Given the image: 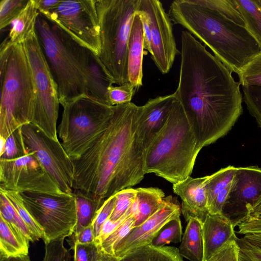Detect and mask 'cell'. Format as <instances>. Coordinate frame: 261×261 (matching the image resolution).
I'll list each match as a JSON object with an SVG mask.
<instances>
[{
    "instance_id": "6da1fadb",
    "label": "cell",
    "mask_w": 261,
    "mask_h": 261,
    "mask_svg": "<svg viewBox=\"0 0 261 261\" xmlns=\"http://www.w3.org/2000/svg\"><path fill=\"white\" fill-rule=\"evenodd\" d=\"M179 82L174 92L201 150L225 135L243 112L240 84L188 31L181 34Z\"/></svg>"
},
{
    "instance_id": "7a4b0ae2",
    "label": "cell",
    "mask_w": 261,
    "mask_h": 261,
    "mask_svg": "<svg viewBox=\"0 0 261 261\" xmlns=\"http://www.w3.org/2000/svg\"><path fill=\"white\" fill-rule=\"evenodd\" d=\"M141 106H114L110 123L73 164V190L105 201L139 182L145 174V148L137 130Z\"/></svg>"
},
{
    "instance_id": "3957f363",
    "label": "cell",
    "mask_w": 261,
    "mask_h": 261,
    "mask_svg": "<svg viewBox=\"0 0 261 261\" xmlns=\"http://www.w3.org/2000/svg\"><path fill=\"white\" fill-rule=\"evenodd\" d=\"M35 30L56 83L60 105L88 96L110 106L108 89L115 82L98 56L40 13Z\"/></svg>"
},
{
    "instance_id": "277c9868",
    "label": "cell",
    "mask_w": 261,
    "mask_h": 261,
    "mask_svg": "<svg viewBox=\"0 0 261 261\" xmlns=\"http://www.w3.org/2000/svg\"><path fill=\"white\" fill-rule=\"evenodd\" d=\"M168 14L175 24L187 30L208 46L231 72L238 74L261 52V46L247 30L200 0H175Z\"/></svg>"
},
{
    "instance_id": "5b68a950",
    "label": "cell",
    "mask_w": 261,
    "mask_h": 261,
    "mask_svg": "<svg viewBox=\"0 0 261 261\" xmlns=\"http://www.w3.org/2000/svg\"><path fill=\"white\" fill-rule=\"evenodd\" d=\"M200 150L180 103L173 102L164 126L145 150V174L173 185L190 176Z\"/></svg>"
},
{
    "instance_id": "8992f818",
    "label": "cell",
    "mask_w": 261,
    "mask_h": 261,
    "mask_svg": "<svg viewBox=\"0 0 261 261\" xmlns=\"http://www.w3.org/2000/svg\"><path fill=\"white\" fill-rule=\"evenodd\" d=\"M0 77V137L6 140L34 117V82L22 43L12 44L7 37L2 42Z\"/></svg>"
},
{
    "instance_id": "52a82bcc",
    "label": "cell",
    "mask_w": 261,
    "mask_h": 261,
    "mask_svg": "<svg viewBox=\"0 0 261 261\" xmlns=\"http://www.w3.org/2000/svg\"><path fill=\"white\" fill-rule=\"evenodd\" d=\"M140 0H96L100 27V60L115 84L129 82L128 43Z\"/></svg>"
},
{
    "instance_id": "ba28073f",
    "label": "cell",
    "mask_w": 261,
    "mask_h": 261,
    "mask_svg": "<svg viewBox=\"0 0 261 261\" xmlns=\"http://www.w3.org/2000/svg\"><path fill=\"white\" fill-rule=\"evenodd\" d=\"M57 131L61 144L72 160L81 158L109 126L114 106L88 96L62 106Z\"/></svg>"
},
{
    "instance_id": "9c48e42d",
    "label": "cell",
    "mask_w": 261,
    "mask_h": 261,
    "mask_svg": "<svg viewBox=\"0 0 261 261\" xmlns=\"http://www.w3.org/2000/svg\"><path fill=\"white\" fill-rule=\"evenodd\" d=\"M22 44L31 68L35 91L32 124L49 138L59 141L57 119L59 99L58 89L36 34L35 28Z\"/></svg>"
},
{
    "instance_id": "30bf717a",
    "label": "cell",
    "mask_w": 261,
    "mask_h": 261,
    "mask_svg": "<svg viewBox=\"0 0 261 261\" xmlns=\"http://www.w3.org/2000/svg\"><path fill=\"white\" fill-rule=\"evenodd\" d=\"M24 204L44 233L45 244L65 239L74 233L76 209L73 194L56 196L45 193H20Z\"/></svg>"
},
{
    "instance_id": "8fae6325",
    "label": "cell",
    "mask_w": 261,
    "mask_h": 261,
    "mask_svg": "<svg viewBox=\"0 0 261 261\" xmlns=\"http://www.w3.org/2000/svg\"><path fill=\"white\" fill-rule=\"evenodd\" d=\"M20 130L28 152L35 156L64 193L73 194V164L61 143L32 123L23 125Z\"/></svg>"
},
{
    "instance_id": "7c38bea8",
    "label": "cell",
    "mask_w": 261,
    "mask_h": 261,
    "mask_svg": "<svg viewBox=\"0 0 261 261\" xmlns=\"http://www.w3.org/2000/svg\"><path fill=\"white\" fill-rule=\"evenodd\" d=\"M96 0H61L44 16L97 56L100 50Z\"/></svg>"
},
{
    "instance_id": "4fadbf2b",
    "label": "cell",
    "mask_w": 261,
    "mask_h": 261,
    "mask_svg": "<svg viewBox=\"0 0 261 261\" xmlns=\"http://www.w3.org/2000/svg\"><path fill=\"white\" fill-rule=\"evenodd\" d=\"M0 189L20 193L65 195L35 156L28 152L13 160L0 159Z\"/></svg>"
},
{
    "instance_id": "5bb4252c",
    "label": "cell",
    "mask_w": 261,
    "mask_h": 261,
    "mask_svg": "<svg viewBox=\"0 0 261 261\" xmlns=\"http://www.w3.org/2000/svg\"><path fill=\"white\" fill-rule=\"evenodd\" d=\"M147 16L151 34V58L159 71L168 73L176 56L177 49L172 20L159 0H140L138 10Z\"/></svg>"
},
{
    "instance_id": "9a60e30c",
    "label": "cell",
    "mask_w": 261,
    "mask_h": 261,
    "mask_svg": "<svg viewBox=\"0 0 261 261\" xmlns=\"http://www.w3.org/2000/svg\"><path fill=\"white\" fill-rule=\"evenodd\" d=\"M260 200L261 169L237 168L222 214L234 222L246 216Z\"/></svg>"
},
{
    "instance_id": "2e32d148",
    "label": "cell",
    "mask_w": 261,
    "mask_h": 261,
    "mask_svg": "<svg viewBox=\"0 0 261 261\" xmlns=\"http://www.w3.org/2000/svg\"><path fill=\"white\" fill-rule=\"evenodd\" d=\"M180 206L176 198L168 196L160 208L140 226L134 227L114 248L113 256L121 258L135 249L151 244L154 239L169 221L180 217Z\"/></svg>"
},
{
    "instance_id": "e0dca14e",
    "label": "cell",
    "mask_w": 261,
    "mask_h": 261,
    "mask_svg": "<svg viewBox=\"0 0 261 261\" xmlns=\"http://www.w3.org/2000/svg\"><path fill=\"white\" fill-rule=\"evenodd\" d=\"M175 100L172 93L149 99L141 106L137 130L145 149L164 126Z\"/></svg>"
},
{
    "instance_id": "ac0fdd59",
    "label": "cell",
    "mask_w": 261,
    "mask_h": 261,
    "mask_svg": "<svg viewBox=\"0 0 261 261\" xmlns=\"http://www.w3.org/2000/svg\"><path fill=\"white\" fill-rule=\"evenodd\" d=\"M207 176L192 178L173 185L174 193L182 200L181 212L186 221L195 218L203 222L209 213L207 199L204 188Z\"/></svg>"
},
{
    "instance_id": "d6986e66",
    "label": "cell",
    "mask_w": 261,
    "mask_h": 261,
    "mask_svg": "<svg viewBox=\"0 0 261 261\" xmlns=\"http://www.w3.org/2000/svg\"><path fill=\"white\" fill-rule=\"evenodd\" d=\"M203 259L210 258L225 243L236 240L233 222L222 214L208 213L202 223Z\"/></svg>"
},
{
    "instance_id": "ffe728a7",
    "label": "cell",
    "mask_w": 261,
    "mask_h": 261,
    "mask_svg": "<svg viewBox=\"0 0 261 261\" xmlns=\"http://www.w3.org/2000/svg\"><path fill=\"white\" fill-rule=\"evenodd\" d=\"M144 35L137 11L134 15L128 43V82L137 90L142 86Z\"/></svg>"
},
{
    "instance_id": "44dd1931",
    "label": "cell",
    "mask_w": 261,
    "mask_h": 261,
    "mask_svg": "<svg viewBox=\"0 0 261 261\" xmlns=\"http://www.w3.org/2000/svg\"><path fill=\"white\" fill-rule=\"evenodd\" d=\"M136 195L131 209L136 220L134 227L140 226L152 216L162 206L165 193L156 187L136 189Z\"/></svg>"
},
{
    "instance_id": "7402d4cb",
    "label": "cell",
    "mask_w": 261,
    "mask_h": 261,
    "mask_svg": "<svg viewBox=\"0 0 261 261\" xmlns=\"http://www.w3.org/2000/svg\"><path fill=\"white\" fill-rule=\"evenodd\" d=\"M30 241L17 228L0 216V256L28 255Z\"/></svg>"
},
{
    "instance_id": "603a6c76",
    "label": "cell",
    "mask_w": 261,
    "mask_h": 261,
    "mask_svg": "<svg viewBox=\"0 0 261 261\" xmlns=\"http://www.w3.org/2000/svg\"><path fill=\"white\" fill-rule=\"evenodd\" d=\"M202 222L195 218L188 221L180 245L179 253L190 261H203V244L202 234Z\"/></svg>"
},
{
    "instance_id": "cb8c5ba5",
    "label": "cell",
    "mask_w": 261,
    "mask_h": 261,
    "mask_svg": "<svg viewBox=\"0 0 261 261\" xmlns=\"http://www.w3.org/2000/svg\"><path fill=\"white\" fill-rule=\"evenodd\" d=\"M119 259L120 261H184L179 249L152 244L132 250Z\"/></svg>"
},
{
    "instance_id": "d4e9b609",
    "label": "cell",
    "mask_w": 261,
    "mask_h": 261,
    "mask_svg": "<svg viewBox=\"0 0 261 261\" xmlns=\"http://www.w3.org/2000/svg\"><path fill=\"white\" fill-rule=\"evenodd\" d=\"M39 12L34 0H29L25 8L10 24L7 37L12 44L21 43L27 36L35 28Z\"/></svg>"
},
{
    "instance_id": "484cf974",
    "label": "cell",
    "mask_w": 261,
    "mask_h": 261,
    "mask_svg": "<svg viewBox=\"0 0 261 261\" xmlns=\"http://www.w3.org/2000/svg\"><path fill=\"white\" fill-rule=\"evenodd\" d=\"M76 209V224L73 234L92 224L104 201L92 198L79 190H73Z\"/></svg>"
},
{
    "instance_id": "4316f807",
    "label": "cell",
    "mask_w": 261,
    "mask_h": 261,
    "mask_svg": "<svg viewBox=\"0 0 261 261\" xmlns=\"http://www.w3.org/2000/svg\"><path fill=\"white\" fill-rule=\"evenodd\" d=\"M241 14L245 27L261 46L260 0H232Z\"/></svg>"
},
{
    "instance_id": "83f0119b",
    "label": "cell",
    "mask_w": 261,
    "mask_h": 261,
    "mask_svg": "<svg viewBox=\"0 0 261 261\" xmlns=\"http://www.w3.org/2000/svg\"><path fill=\"white\" fill-rule=\"evenodd\" d=\"M236 169L237 168L229 166L220 169L211 175L207 176L204 182V188L208 208L217 195L231 182Z\"/></svg>"
},
{
    "instance_id": "f1b7e54d",
    "label": "cell",
    "mask_w": 261,
    "mask_h": 261,
    "mask_svg": "<svg viewBox=\"0 0 261 261\" xmlns=\"http://www.w3.org/2000/svg\"><path fill=\"white\" fill-rule=\"evenodd\" d=\"M2 193L15 208L19 215L25 222L31 232L39 240L43 239L44 233L42 228L35 222L26 208L20 193L0 189Z\"/></svg>"
},
{
    "instance_id": "f546056e",
    "label": "cell",
    "mask_w": 261,
    "mask_h": 261,
    "mask_svg": "<svg viewBox=\"0 0 261 261\" xmlns=\"http://www.w3.org/2000/svg\"><path fill=\"white\" fill-rule=\"evenodd\" d=\"M0 216L19 229L30 242L39 240L31 232L8 199L1 192H0Z\"/></svg>"
},
{
    "instance_id": "4dcf8cb0",
    "label": "cell",
    "mask_w": 261,
    "mask_h": 261,
    "mask_svg": "<svg viewBox=\"0 0 261 261\" xmlns=\"http://www.w3.org/2000/svg\"><path fill=\"white\" fill-rule=\"evenodd\" d=\"M136 217L132 215L127 218L115 230L97 245L103 253L113 256L115 246L125 238L134 227Z\"/></svg>"
},
{
    "instance_id": "1f68e13d",
    "label": "cell",
    "mask_w": 261,
    "mask_h": 261,
    "mask_svg": "<svg viewBox=\"0 0 261 261\" xmlns=\"http://www.w3.org/2000/svg\"><path fill=\"white\" fill-rule=\"evenodd\" d=\"M182 228L180 217H178L168 222L162 228L151 244L161 246L171 243L180 242L182 238Z\"/></svg>"
},
{
    "instance_id": "d6a6232c",
    "label": "cell",
    "mask_w": 261,
    "mask_h": 261,
    "mask_svg": "<svg viewBox=\"0 0 261 261\" xmlns=\"http://www.w3.org/2000/svg\"><path fill=\"white\" fill-rule=\"evenodd\" d=\"M207 7L213 9L239 25L245 26L242 16L232 0H200Z\"/></svg>"
},
{
    "instance_id": "836d02e7",
    "label": "cell",
    "mask_w": 261,
    "mask_h": 261,
    "mask_svg": "<svg viewBox=\"0 0 261 261\" xmlns=\"http://www.w3.org/2000/svg\"><path fill=\"white\" fill-rule=\"evenodd\" d=\"M242 90L247 110L261 127V86H243Z\"/></svg>"
},
{
    "instance_id": "e575fe53",
    "label": "cell",
    "mask_w": 261,
    "mask_h": 261,
    "mask_svg": "<svg viewBox=\"0 0 261 261\" xmlns=\"http://www.w3.org/2000/svg\"><path fill=\"white\" fill-rule=\"evenodd\" d=\"M243 86H261V52L254 57L238 74Z\"/></svg>"
},
{
    "instance_id": "d590c367",
    "label": "cell",
    "mask_w": 261,
    "mask_h": 261,
    "mask_svg": "<svg viewBox=\"0 0 261 261\" xmlns=\"http://www.w3.org/2000/svg\"><path fill=\"white\" fill-rule=\"evenodd\" d=\"M29 0H1L0 29L10 25L12 20L25 8Z\"/></svg>"
},
{
    "instance_id": "8d00e7d4",
    "label": "cell",
    "mask_w": 261,
    "mask_h": 261,
    "mask_svg": "<svg viewBox=\"0 0 261 261\" xmlns=\"http://www.w3.org/2000/svg\"><path fill=\"white\" fill-rule=\"evenodd\" d=\"M115 195V206L109 218L112 221L120 219L130 208L136 198V190L130 188L125 189L119 191Z\"/></svg>"
},
{
    "instance_id": "74e56055",
    "label": "cell",
    "mask_w": 261,
    "mask_h": 261,
    "mask_svg": "<svg viewBox=\"0 0 261 261\" xmlns=\"http://www.w3.org/2000/svg\"><path fill=\"white\" fill-rule=\"evenodd\" d=\"M136 90L129 82L118 86H111L108 88L107 92L110 106H115L130 102Z\"/></svg>"
},
{
    "instance_id": "f35d334b",
    "label": "cell",
    "mask_w": 261,
    "mask_h": 261,
    "mask_svg": "<svg viewBox=\"0 0 261 261\" xmlns=\"http://www.w3.org/2000/svg\"><path fill=\"white\" fill-rule=\"evenodd\" d=\"M28 152L22 141L20 128L13 133L6 141L4 149L0 154V159L13 160Z\"/></svg>"
},
{
    "instance_id": "ab89813d",
    "label": "cell",
    "mask_w": 261,
    "mask_h": 261,
    "mask_svg": "<svg viewBox=\"0 0 261 261\" xmlns=\"http://www.w3.org/2000/svg\"><path fill=\"white\" fill-rule=\"evenodd\" d=\"M64 239H59L45 244V255L42 261H71L70 249L64 245Z\"/></svg>"
},
{
    "instance_id": "60d3db41",
    "label": "cell",
    "mask_w": 261,
    "mask_h": 261,
    "mask_svg": "<svg viewBox=\"0 0 261 261\" xmlns=\"http://www.w3.org/2000/svg\"><path fill=\"white\" fill-rule=\"evenodd\" d=\"M74 251V261H98L101 254L95 242L87 244H70Z\"/></svg>"
},
{
    "instance_id": "b9f144b4",
    "label": "cell",
    "mask_w": 261,
    "mask_h": 261,
    "mask_svg": "<svg viewBox=\"0 0 261 261\" xmlns=\"http://www.w3.org/2000/svg\"><path fill=\"white\" fill-rule=\"evenodd\" d=\"M116 197L114 195L106 200L97 212L92 222L95 239L99 236L102 227L114 210Z\"/></svg>"
},
{
    "instance_id": "7bdbcfd3",
    "label": "cell",
    "mask_w": 261,
    "mask_h": 261,
    "mask_svg": "<svg viewBox=\"0 0 261 261\" xmlns=\"http://www.w3.org/2000/svg\"><path fill=\"white\" fill-rule=\"evenodd\" d=\"M240 248L236 240L225 243L206 261H240Z\"/></svg>"
},
{
    "instance_id": "ee69618b",
    "label": "cell",
    "mask_w": 261,
    "mask_h": 261,
    "mask_svg": "<svg viewBox=\"0 0 261 261\" xmlns=\"http://www.w3.org/2000/svg\"><path fill=\"white\" fill-rule=\"evenodd\" d=\"M233 224L234 227H238L239 233H261V217L241 219L234 222Z\"/></svg>"
},
{
    "instance_id": "f6af8a7d",
    "label": "cell",
    "mask_w": 261,
    "mask_h": 261,
    "mask_svg": "<svg viewBox=\"0 0 261 261\" xmlns=\"http://www.w3.org/2000/svg\"><path fill=\"white\" fill-rule=\"evenodd\" d=\"M131 207L128 211L118 220L115 221H112L109 219L107 220L102 227L99 236L95 240V242L97 245L114 230H115L127 218L133 215Z\"/></svg>"
},
{
    "instance_id": "bcb514c9",
    "label": "cell",
    "mask_w": 261,
    "mask_h": 261,
    "mask_svg": "<svg viewBox=\"0 0 261 261\" xmlns=\"http://www.w3.org/2000/svg\"><path fill=\"white\" fill-rule=\"evenodd\" d=\"M230 185L231 183L217 195L208 206L209 213L211 214H222Z\"/></svg>"
},
{
    "instance_id": "7dc6e473",
    "label": "cell",
    "mask_w": 261,
    "mask_h": 261,
    "mask_svg": "<svg viewBox=\"0 0 261 261\" xmlns=\"http://www.w3.org/2000/svg\"><path fill=\"white\" fill-rule=\"evenodd\" d=\"M70 237V244L73 243L87 244L94 242L95 238L92 224L85 227L78 233L72 234Z\"/></svg>"
},
{
    "instance_id": "c3c4849f",
    "label": "cell",
    "mask_w": 261,
    "mask_h": 261,
    "mask_svg": "<svg viewBox=\"0 0 261 261\" xmlns=\"http://www.w3.org/2000/svg\"><path fill=\"white\" fill-rule=\"evenodd\" d=\"M141 20L144 35V47L150 54L151 53V34L148 19L146 15L143 12L138 11Z\"/></svg>"
},
{
    "instance_id": "681fc988",
    "label": "cell",
    "mask_w": 261,
    "mask_h": 261,
    "mask_svg": "<svg viewBox=\"0 0 261 261\" xmlns=\"http://www.w3.org/2000/svg\"><path fill=\"white\" fill-rule=\"evenodd\" d=\"M61 0H34L40 14L45 16L59 4Z\"/></svg>"
},
{
    "instance_id": "f907efd6",
    "label": "cell",
    "mask_w": 261,
    "mask_h": 261,
    "mask_svg": "<svg viewBox=\"0 0 261 261\" xmlns=\"http://www.w3.org/2000/svg\"><path fill=\"white\" fill-rule=\"evenodd\" d=\"M241 241V240H240ZM242 245L240 251L248 257L251 261H261V250L241 241Z\"/></svg>"
},
{
    "instance_id": "816d5d0a",
    "label": "cell",
    "mask_w": 261,
    "mask_h": 261,
    "mask_svg": "<svg viewBox=\"0 0 261 261\" xmlns=\"http://www.w3.org/2000/svg\"><path fill=\"white\" fill-rule=\"evenodd\" d=\"M242 241L261 250V233L243 234Z\"/></svg>"
},
{
    "instance_id": "f5cc1de1",
    "label": "cell",
    "mask_w": 261,
    "mask_h": 261,
    "mask_svg": "<svg viewBox=\"0 0 261 261\" xmlns=\"http://www.w3.org/2000/svg\"><path fill=\"white\" fill-rule=\"evenodd\" d=\"M261 217V200L252 208L246 216L241 218H254Z\"/></svg>"
},
{
    "instance_id": "db71d44e",
    "label": "cell",
    "mask_w": 261,
    "mask_h": 261,
    "mask_svg": "<svg viewBox=\"0 0 261 261\" xmlns=\"http://www.w3.org/2000/svg\"><path fill=\"white\" fill-rule=\"evenodd\" d=\"M98 261H120V259L116 256L108 255L101 252Z\"/></svg>"
},
{
    "instance_id": "11a10c76",
    "label": "cell",
    "mask_w": 261,
    "mask_h": 261,
    "mask_svg": "<svg viewBox=\"0 0 261 261\" xmlns=\"http://www.w3.org/2000/svg\"><path fill=\"white\" fill-rule=\"evenodd\" d=\"M7 261H31L29 256L23 255L16 257H12L8 258Z\"/></svg>"
},
{
    "instance_id": "9f6ffc18",
    "label": "cell",
    "mask_w": 261,
    "mask_h": 261,
    "mask_svg": "<svg viewBox=\"0 0 261 261\" xmlns=\"http://www.w3.org/2000/svg\"><path fill=\"white\" fill-rule=\"evenodd\" d=\"M8 258L0 256V261H7Z\"/></svg>"
},
{
    "instance_id": "6f0895ef",
    "label": "cell",
    "mask_w": 261,
    "mask_h": 261,
    "mask_svg": "<svg viewBox=\"0 0 261 261\" xmlns=\"http://www.w3.org/2000/svg\"><path fill=\"white\" fill-rule=\"evenodd\" d=\"M260 1H261V0H260Z\"/></svg>"
}]
</instances>
